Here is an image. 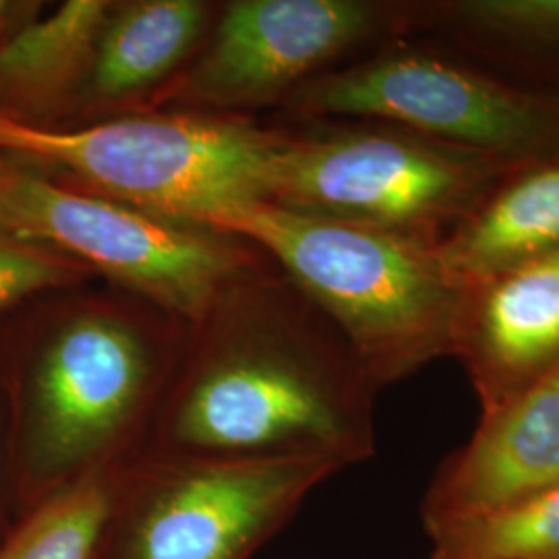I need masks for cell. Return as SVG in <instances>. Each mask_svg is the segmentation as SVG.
I'll return each mask as SVG.
<instances>
[{
	"instance_id": "cell-2",
	"label": "cell",
	"mask_w": 559,
	"mask_h": 559,
	"mask_svg": "<svg viewBox=\"0 0 559 559\" xmlns=\"http://www.w3.org/2000/svg\"><path fill=\"white\" fill-rule=\"evenodd\" d=\"M55 295L13 388L25 512L145 450L189 338V323L104 280Z\"/></svg>"
},
{
	"instance_id": "cell-13",
	"label": "cell",
	"mask_w": 559,
	"mask_h": 559,
	"mask_svg": "<svg viewBox=\"0 0 559 559\" xmlns=\"http://www.w3.org/2000/svg\"><path fill=\"white\" fill-rule=\"evenodd\" d=\"M115 0H67L0 46V115L62 124L87 80Z\"/></svg>"
},
{
	"instance_id": "cell-9",
	"label": "cell",
	"mask_w": 559,
	"mask_h": 559,
	"mask_svg": "<svg viewBox=\"0 0 559 559\" xmlns=\"http://www.w3.org/2000/svg\"><path fill=\"white\" fill-rule=\"evenodd\" d=\"M423 17L425 7L376 0L222 2L200 52L154 96L150 110L251 117L282 106L360 46Z\"/></svg>"
},
{
	"instance_id": "cell-10",
	"label": "cell",
	"mask_w": 559,
	"mask_h": 559,
	"mask_svg": "<svg viewBox=\"0 0 559 559\" xmlns=\"http://www.w3.org/2000/svg\"><path fill=\"white\" fill-rule=\"evenodd\" d=\"M559 485V362L522 394L480 415L440 466L420 506L427 535Z\"/></svg>"
},
{
	"instance_id": "cell-8",
	"label": "cell",
	"mask_w": 559,
	"mask_h": 559,
	"mask_svg": "<svg viewBox=\"0 0 559 559\" xmlns=\"http://www.w3.org/2000/svg\"><path fill=\"white\" fill-rule=\"evenodd\" d=\"M280 108L300 119L399 127L514 168L559 160V98L423 52L396 50L330 69Z\"/></svg>"
},
{
	"instance_id": "cell-20",
	"label": "cell",
	"mask_w": 559,
	"mask_h": 559,
	"mask_svg": "<svg viewBox=\"0 0 559 559\" xmlns=\"http://www.w3.org/2000/svg\"><path fill=\"white\" fill-rule=\"evenodd\" d=\"M2 480H4V471H2V443H0V501H2Z\"/></svg>"
},
{
	"instance_id": "cell-14",
	"label": "cell",
	"mask_w": 559,
	"mask_h": 559,
	"mask_svg": "<svg viewBox=\"0 0 559 559\" xmlns=\"http://www.w3.org/2000/svg\"><path fill=\"white\" fill-rule=\"evenodd\" d=\"M559 247V160L520 168L438 245L468 290Z\"/></svg>"
},
{
	"instance_id": "cell-16",
	"label": "cell",
	"mask_w": 559,
	"mask_h": 559,
	"mask_svg": "<svg viewBox=\"0 0 559 559\" xmlns=\"http://www.w3.org/2000/svg\"><path fill=\"white\" fill-rule=\"evenodd\" d=\"M431 559H559V485L429 533Z\"/></svg>"
},
{
	"instance_id": "cell-11",
	"label": "cell",
	"mask_w": 559,
	"mask_h": 559,
	"mask_svg": "<svg viewBox=\"0 0 559 559\" xmlns=\"http://www.w3.org/2000/svg\"><path fill=\"white\" fill-rule=\"evenodd\" d=\"M454 357L483 415L558 365L559 247L468 288Z\"/></svg>"
},
{
	"instance_id": "cell-3",
	"label": "cell",
	"mask_w": 559,
	"mask_h": 559,
	"mask_svg": "<svg viewBox=\"0 0 559 559\" xmlns=\"http://www.w3.org/2000/svg\"><path fill=\"white\" fill-rule=\"evenodd\" d=\"M203 224L255 242L350 344L376 392L454 357L468 290L436 242L309 216L265 201L224 207Z\"/></svg>"
},
{
	"instance_id": "cell-1",
	"label": "cell",
	"mask_w": 559,
	"mask_h": 559,
	"mask_svg": "<svg viewBox=\"0 0 559 559\" xmlns=\"http://www.w3.org/2000/svg\"><path fill=\"white\" fill-rule=\"evenodd\" d=\"M376 394L336 323L270 261L189 325L143 452L344 471L376 456Z\"/></svg>"
},
{
	"instance_id": "cell-4",
	"label": "cell",
	"mask_w": 559,
	"mask_h": 559,
	"mask_svg": "<svg viewBox=\"0 0 559 559\" xmlns=\"http://www.w3.org/2000/svg\"><path fill=\"white\" fill-rule=\"evenodd\" d=\"M286 129L253 117L150 110L87 124H32L0 115V154L50 179L182 221L267 200Z\"/></svg>"
},
{
	"instance_id": "cell-6",
	"label": "cell",
	"mask_w": 559,
	"mask_h": 559,
	"mask_svg": "<svg viewBox=\"0 0 559 559\" xmlns=\"http://www.w3.org/2000/svg\"><path fill=\"white\" fill-rule=\"evenodd\" d=\"M516 170L380 122L286 129L265 203L438 245Z\"/></svg>"
},
{
	"instance_id": "cell-19",
	"label": "cell",
	"mask_w": 559,
	"mask_h": 559,
	"mask_svg": "<svg viewBox=\"0 0 559 559\" xmlns=\"http://www.w3.org/2000/svg\"><path fill=\"white\" fill-rule=\"evenodd\" d=\"M44 2L0 0V46L41 15Z\"/></svg>"
},
{
	"instance_id": "cell-15",
	"label": "cell",
	"mask_w": 559,
	"mask_h": 559,
	"mask_svg": "<svg viewBox=\"0 0 559 559\" xmlns=\"http://www.w3.org/2000/svg\"><path fill=\"white\" fill-rule=\"evenodd\" d=\"M120 466L29 508L20 526L0 545V559H94L115 500Z\"/></svg>"
},
{
	"instance_id": "cell-7",
	"label": "cell",
	"mask_w": 559,
	"mask_h": 559,
	"mask_svg": "<svg viewBox=\"0 0 559 559\" xmlns=\"http://www.w3.org/2000/svg\"><path fill=\"white\" fill-rule=\"evenodd\" d=\"M340 471L328 460L140 452L119 468L94 559H251Z\"/></svg>"
},
{
	"instance_id": "cell-18",
	"label": "cell",
	"mask_w": 559,
	"mask_h": 559,
	"mask_svg": "<svg viewBox=\"0 0 559 559\" xmlns=\"http://www.w3.org/2000/svg\"><path fill=\"white\" fill-rule=\"evenodd\" d=\"M100 280L59 249L0 228V311L44 293Z\"/></svg>"
},
{
	"instance_id": "cell-5",
	"label": "cell",
	"mask_w": 559,
	"mask_h": 559,
	"mask_svg": "<svg viewBox=\"0 0 559 559\" xmlns=\"http://www.w3.org/2000/svg\"><path fill=\"white\" fill-rule=\"evenodd\" d=\"M0 228L85 263L98 278L198 323L237 280L270 263L251 240L0 164Z\"/></svg>"
},
{
	"instance_id": "cell-12",
	"label": "cell",
	"mask_w": 559,
	"mask_h": 559,
	"mask_svg": "<svg viewBox=\"0 0 559 559\" xmlns=\"http://www.w3.org/2000/svg\"><path fill=\"white\" fill-rule=\"evenodd\" d=\"M221 7L205 0H115L87 80L62 124L150 112L154 96L200 52Z\"/></svg>"
},
{
	"instance_id": "cell-17",
	"label": "cell",
	"mask_w": 559,
	"mask_h": 559,
	"mask_svg": "<svg viewBox=\"0 0 559 559\" xmlns=\"http://www.w3.org/2000/svg\"><path fill=\"white\" fill-rule=\"evenodd\" d=\"M429 11L483 38L559 50V0H456Z\"/></svg>"
}]
</instances>
